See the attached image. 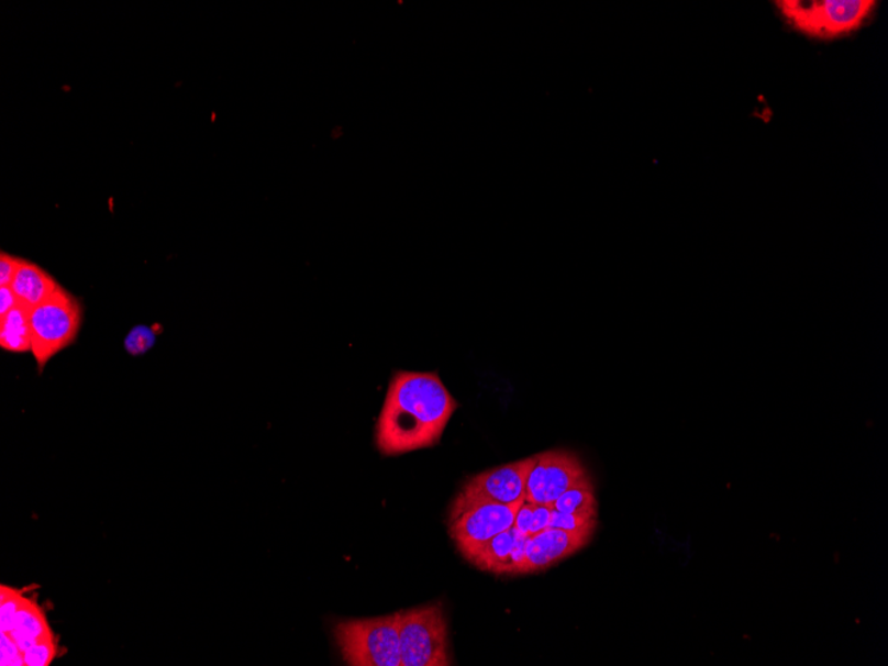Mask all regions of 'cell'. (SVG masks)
<instances>
[{
    "instance_id": "cell-1",
    "label": "cell",
    "mask_w": 888,
    "mask_h": 666,
    "mask_svg": "<svg viewBox=\"0 0 888 666\" xmlns=\"http://www.w3.org/2000/svg\"><path fill=\"white\" fill-rule=\"evenodd\" d=\"M456 409L436 373H396L377 422L378 452L397 456L436 446Z\"/></svg>"
},
{
    "instance_id": "cell-2",
    "label": "cell",
    "mask_w": 888,
    "mask_h": 666,
    "mask_svg": "<svg viewBox=\"0 0 888 666\" xmlns=\"http://www.w3.org/2000/svg\"><path fill=\"white\" fill-rule=\"evenodd\" d=\"M779 15L791 29L814 40L833 41L864 25L875 0H777Z\"/></svg>"
},
{
    "instance_id": "cell-3",
    "label": "cell",
    "mask_w": 888,
    "mask_h": 666,
    "mask_svg": "<svg viewBox=\"0 0 888 666\" xmlns=\"http://www.w3.org/2000/svg\"><path fill=\"white\" fill-rule=\"evenodd\" d=\"M401 612L382 618L344 620L333 626L341 657L351 666H402Z\"/></svg>"
},
{
    "instance_id": "cell-4",
    "label": "cell",
    "mask_w": 888,
    "mask_h": 666,
    "mask_svg": "<svg viewBox=\"0 0 888 666\" xmlns=\"http://www.w3.org/2000/svg\"><path fill=\"white\" fill-rule=\"evenodd\" d=\"M81 302L62 287L46 301L30 310L31 354L37 371L75 344L82 326Z\"/></svg>"
},
{
    "instance_id": "cell-5",
    "label": "cell",
    "mask_w": 888,
    "mask_h": 666,
    "mask_svg": "<svg viewBox=\"0 0 888 666\" xmlns=\"http://www.w3.org/2000/svg\"><path fill=\"white\" fill-rule=\"evenodd\" d=\"M402 666L454 665L442 601L401 611Z\"/></svg>"
},
{
    "instance_id": "cell-6",
    "label": "cell",
    "mask_w": 888,
    "mask_h": 666,
    "mask_svg": "<svg viewBox=\"0 0 888 666\" xmlns=\"http://www.w3.org/2000/svg\"><path fill=\"white\" fill-rule=\"evenodd\" d=\"M523 503L499 504L455 498L449 509L448 531L460 555L468 556L479 545L512 529Z\"/></svg>"
},
{
    "instance_id": "cell-7",
    "label": "cell",
    "mask_w": 888,
    "mask_h": 666,
    "mask_svg": "<svg viewBox=\"0 0 888 666\" xmlns=\"http://www.w3.org/2000/svg\"><path fill=\"white\" fill-rule=\"evenodd\" d=\"M586 474L587 469L579 456L567 449H552L532 456L525 484V502L554 506Z\"/></svg>"
},
{
    "instance_id": "cell-8",
    "label": "cell",
    "mask_w": 888,
    "mask_h": 666,
    "mask_svg": "<svg viewBox=\"0 0 888 666\" xmlns=\"http://www.w3.org/2000/svg\"><path fill=\"white\" fill-rule=\"evenodd\" d=\"M531 466L532 456L474 475L465 481L456 498L499 504L525 502V484Z\"/></svg>"
},
{
    "instance_id": "cell-9",
    "label": "cell",
    "mask_w": 888,
    "mask_h": 666,
    "mask_svg": "<svg viewBox=\"0 0 888 666\" xmlns=\"http://www.w3.org/2000/svg\"><path fill=\"white\" fill-rule=\"evenodd\" d=\"M589 531L545 529L531 535L525 545V557L519 575H531L556 566L585 548L593 536Z\"/></svg>"
},
{
    "instance_id": "cell-10",
    "label": "cell",
    "mask_w": 888,
    "mask_h": 666,
    "mask_svg": "<svg viewBox=\"0 0 888 666\" xmlns=\"http://www.w3.org/2000/svg\"><path fill=\"white\" fill-rule=\"evenodd\" d=\"M529 539L530 535L520 534L515 526H512L479 545L465 559L486 573L498 576H519Z\"/></svg>"
},
{
    "instance_id": "cell-11",
    "label": "cell",
    "mask_w": 888,
    "mask_h": 666,
    "mask_svg": "<svg viewBox=\"0 0 888 666\" xmlns=\"http://www.w3.org/2000/svg\"><path fill=\"white\" fill-rule=\"evenodd\" d=\"M0 631L10 634L23 653L42 640L54 636L46 613L35 600L27 596L9 625Z\"/></svg>"
},
{
    "instance_id": "cell-12",
    "label": "cell",
    "mask_w": 888,
    "mask_h": 666,
    "mask_svg": "<svg viewBox=\"0 0 888 666\" xmlns=\"http://www.w3.org/2000/svg\"><path fill=\"white\" fill-rule=\"evenodd\" d=\"M10 287L14 290L19 303L31 310L53 296L60 285L41 266L22 259Z\"/></svg>"
},
{
    "instance_id": "cell-13",
    "label": "cell",
    "mask_w": 888,
    "mask_h": 666,
    "mask_svg": "<svg viewBox=\"0 0 888 666\" xmlns=\"http://www.w3.org/2000/svg\"><path fill=\"white\" fill-rule=\"evenodd\" d=\"M0 347L9 353H31L29 308L19 303L11 312L0 317Z\"/></svg>"
},
{
    "instance_id": "cell-14",
    "label": "cell",
    "mask_w": 888,
    "mask_h": 666,
    "mask_svg": "<svg viewBox=\"0 0 888 666\" xmlns=\"http://www.w3.org/2000/svg\"><path fill=\"white\" fill-rule=\"evenodd\" d=\"M554 509L563 513H582V515L598 517V500L589 474H586L576 485L569 488L554 503Z\"/></svg>"
},
{
    "instance_id": "cell-15",
    "label": "cell",
    "mask_w": 888,
    "mask_h": 666,
    "mask_svg": "<svg viewBox=\"0 0 888 666\" xmlns=\"http://www.w3.org/2000/svg\"><path fill=\"white\" fill-rule=\"evenodd\" d=\"M157 341L156 328L137 325L131 330L124 340L125 352L133 357H141L155 346Z\"/></svg>"
},
{
    "instance_id": "cell-16",
    "label": "cell",
    "mask_w": 888,
    "mask_h": 666,
    "mask_svg": "<svg viewBox=\"0 0 888 666\" xmlns=\"http://www.w3.org/2000/svg\"><path fill=\"white\" fill-rule=\"evenodd\" d=\"M550 526L566 531L595 532L598 526V517L582 515V513H563L552 510Z\"/></svg>"
},
{
    "instance_id": "cell-17",
    "label": "cell",
    "mask_w": 888,
    "mask_h": 666,
    "mask_svg": "<svg viewBox=\"0 0 888 666\" xmlns=\"http://www.w3.org/2000/svg\"><path fill=\"white\" fill-rule=\"evenodd\" d=\"M59 652L60 645L55 636L44 639L24 652V665L48 666L59 657Z\"/></svg>"
},
{
    "instance_id": "cell-18",
    "label": "cell",
    "mask_w": 888,
    "mask_h": 666,
    "mask_svg": "<svg viewBox=\"0 0 888 666\" xmlns=\"http://www.w3.org/2000/svg\"><path fill=\"white\" fill-rule=\"evenodd\" d=\"M0 651H2V658H0L2 666L24 665V653L10 634L2 632V650Z\"/></svg>"
},
{
    "instance_id": "cell-19",
    "label": "cell",
    "mask_w": 888,
    "mask_h": 666,
    "mask_svg": "<svg viewBox=\"0 0 888 666\" xmlns=\"http://www.w3.org/2000/svg\"><path fill=\"white\" fill-rule=\"evenodd\" d=\"M21 262V258L12 257L2 252V256H0V287H10Z\"/></svg>"
},
{
    "instance_id": "cell-20",
    "label": "cell",
    "mask_w": 888,
    "mask_h": 666,
    "mask_svg": "<svg viewBox=\"0 0 888 666\" xmlns=\"http://www.w3.org/2000/svg\"><path fill=\"white\" fill-rule=\"evenodd\" d=\"M552 510H554V506L534 504V512H532L530 535H535L537 534V532L548 529L552 517Z\"/></svg>"
},
{
    "instance_id": "cell-21",
    "label": "cell",
    "mask_w": 888,
    "mask_h": 666,
    "mask_svg": "<svg viewBox=\"0 0 888 666\" xmlns=\"http://www.w3.org/2000/svg\"><path fill=\"white\" fill-rule=\"evenodd\" d=\"M532 512H534V504L524 502L520 506L515 517V523H513V526H515L520 534L530 535Z\"/></svg>"
},
{
    "instance_id": "cell-22",
    "label": "cell",
    "mask_w": 888,
    "mask_h": 666,
    "mask_svg": "<svg viewBox=\"0 0 888 666\" xmlns=\"http://www.w3.org/2000/svg\"><path fill=\"white\" fill-rule=\"evenodd\" d=\"M19 304L14 290L11 287H0V317L11 312Z\"/></svg>"
}]
</instances>
